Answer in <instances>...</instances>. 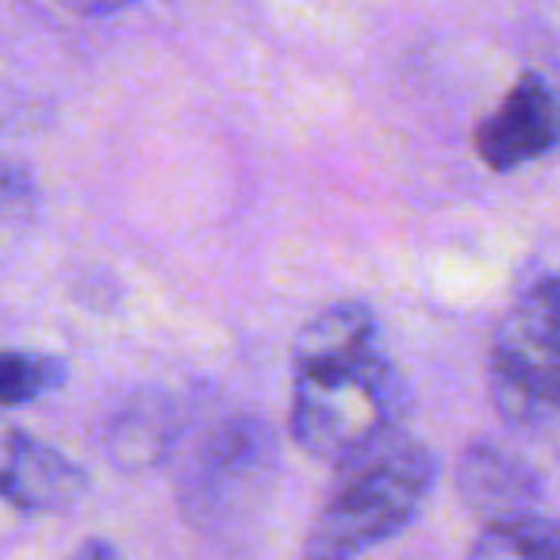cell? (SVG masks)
Here are the masks:
<instances>
[{
    "mask_svg": "<svg viewBox=\"0 0 560 560\" xmlns=\"http://www.w3.org/2000/svg\"><path fill=\"white\" fill-rule=\"evenodd\" d=\"M468 560H560L557 526L537 511L483 522L480 537L468 549Z\"/></svg>",
    "mask_w": 560,
    "mask_h": 560,
    "instance_id": "9c48e42d",
    "label": "cell"
},
{
    "mask_svg": "<svg viewBox=\"0 0 560 560\" xmlns=\"http://www.w3.org/2000/svg\"><path fill=\"white\" fill-rule=\"evenodd\" d=\"M272 472V434L257 419H231L203 438L200 453L180 483L185 514L200 526H215L254 503L257 488Z\"/></svg>",
    "mask_w": 560,
    "mask_h": 560,
    "instance_id": "277c9868",
    "label": "cell"
},
{
    "mask_svg": "<svg viewBox=\"0 0 560 560\" xmlns=\"http://www.w3.org/2000/svg\"><path fill=\"white\" fill-rule=\"evenodd\" d=\"M476 158L488 170L511 173L557 147V96L541 73H522L495 112L476 127Z\"/></svg>",
    "mask_w": 560,
    "mask_h": 560,
    "instance_id": "8992f818",
    "label": "cell"
},
{
    "mask_svg": "<svg viewBox=\"0 0 560 560\" xmlns=\"http://www.w3.org/2000/svg\"><path fill=\"white\" fill-rule=\"evenodd\" d=\"M66 361L39 350H0V411L27 407L66 384Z\"/></svg>",
    "mask_w": 560,
    "mask_h": 560,
    "instance_id": "30bf717a",
    "label": "cell"
},
{
    "mask_svg": "<svg viewBox=\"0 0 560 560\" xmlns=\"http://www.w3.org/2000/svg\"><path fill=\"white\" fill-rule=\"evenodd\" d=\"M89 491V472L0 415V499L27 514L70 511Z\"/></svg>",
    "mask_w": 560,
    "mask_h": 560,
    "instance_id": "5b68a950",
    "label": "cell"
},
{
    "mask_svg": "<svg viewBox=\"0 0 560 560\" xmlns=\"http://www.w3.org/2000/svg\"><path fill=\"white\" fill-rule=\"evenodd\" d=\"M453 483H457V495L465 499L468 511L483 522L534 514L545 495L541 472L518 450L491 442V438L465 445V453L457 457Z\"/></svg>",
    "mask_w": 560,
    "mask_h": 560,
    "instance_id": "52a82bcc",
    "label": "cell"
},
{
    "mask_svg": "<svg viewBox=\"0 0 560 560\" xmlns=\"http://www.w3.org/2000/svg\"><path fill=\"white\" fill-rule=\"evenodd\" d=\"M66 12H73V16H89V20H96V16H112V12H119V9H127V4H135V0H58Z\"/></svg>",
    "mask_w": 560,
    "mask_h": 560,
    "instance_id": "7c38bea8",
    "label": "cell"
},
{
    "mask_svg": "<svg viewBox=\"0 0 560 560\" xmlns=\"http://www.w3.org/2000/svg\"><path fill=\"white\" fill-rule=\"evenodd\" d=\"M35 219V180L27 170L0 162V249H9Z\"/></svg>",
    "mask_w": 560,
    "mask_h": 560,
    "instance_id": "8fae6325",
    "label": "cell"
},
{
    "mask_svg": "<svg viewBox=\"0 0 560 560\" xmlns=\"http://www.w3.org/2000/svg\"><path fill=\"white\" fill-rule=\"evenodd\" d=\"M180 434V415L162 392H147V396L131 399L124 411L116 415L108 430V450L112 460L127 472H142V468L162 465L170 445Z\"/></svg>",
    "mask_w": 560,
    "mask_h": 560,
    "instance_id": "ba28073f",
    "label": "cell"
},
{
    "mask_svg": "<svg viewBox=\"0 0 560 560\" xmlns=\"http://www.w3.org/2000/svg\"><path fill=\"white\" fill-rule=\"evenodd\" d=\"M411 392L384 353L365 304H335L307 319L292 346V442L315 460L342 465L404 427Z\"/></svg>",
    "mask_w": 560,
    "mask_h": 560,
    "instance_id": "6da1fadb",
    "label": "cell"
},
{
    "mask_svg": "<svg viewBox=\"0 0 560 560\" xmlns=\"http://www.w3.org/2000/svg\"><path fill=\"white\" fill-rule=\"evenodd\" d=\"M70 560H119V552L108 541H85Z\"/></svg>",
    "mask_w": 560,
    "mask_h": 560,
    "instance_id": "4fadbf2b",
    "label": "cell"
},
{
    "mask_svg": "<svg viewBox=\"0 0 560 560\" xmlns=\"http://www.w3.org/2000/svg\"><path fill=\"white\" fill-rule=\"evenodd\" d=\"M335 488L315 514L304 560H358L419 518L438 480V460L404 430L342 460Z\"/></svg>",
    "mask_w": 560,
    "mask_h": 560,
    "instance_id": "7a4b0ae2",
    "label": "cell"
},
{
    "mask_svg": "<svg viewBox=\"0 0 560 560\" xmlns=\"http://www.w3.org/2000/svg\"><path fill=\"white\" fill-rule=\"evenodd\" d=\"M488 388L495 411L522 434L549 438L560 415V289L537 277L499 319Z\"/></svg>",
    "mask_w": 560,
    "mask_h": 560,
    "instance_id": "3957f363",
    "label": "cell"
}]
</instances>
